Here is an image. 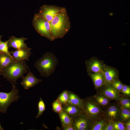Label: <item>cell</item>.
Instances as JSON below:
<instances>
[{
  "label": "cell",
  "instance_id": "cell-39",
  "mask_svg": "<svg viewBox=\"0 0 130 130\" xmlns=\"http://www.w3.org/2000/svg\"><path fill=\"white\" fill-rule=\"evenodd\" d=\"M1 52L0 51V53Z\"/></svg>",
  "mask_w": 130,
  "mask_h": 130
},
{
  "label": "cell",
  "instance_id": "cell-7",
  "mask_svg": "<svg viewBox=\"0 0 130 130\" xmlns=\"http://www.w3.org/2000/svg\"><path fill=\"white\" fill-rule=\"evenodd\" d=\"M74 130H90L95 120L90 118L83 111L71 117Z\"/></svg>",
  "mask_w": 130,
  "mask_h": 130
},
{
  "label": "cell",
  "instance_id": "cell-5",
  "mask_svg": "<svg viewBox=\"0 0 130 130\" xmlns=\"http://www.w3.org/2000/svg\"><path fill=\"white\" fill-rule=\"evenodd\" d=\"M12 88L9 92H0V112L6 113L8 107L13 102L17 101L20 96L15 84L11 83Z\"/></svg>",
  "mask_w": 130,
  "mask_h": 130
},
{
  "label": "cell",
  "instance_id": "cell-23",
  "mask_svg": "<svg viewBox=\"0 0 130 130\" xmlns=\"http://www.w3.org/2000/svg\"><path fill=\"white\" fill-rule=\"evenodd\" d=\"M130 110L122 106H120L119 121L125 123L130 120Z\"/></svg>",
  "mask_w": 130,
  "mask_h": 130
},
{
  "label": "cell",
  "instance_id": "cell-12",
  "mask_svg": "<svg viewBox=\"0 0 130 130\" xmlns=\"http://www.w3.org/2000/svg\"><path fill=\"white\" fill-rule=\"evenodd\" d=\"M20 84L24 88L28 90L42 81L41 79L36 78L29 69L26 75L23 78Z\"/></svg>",
  "mask_w": 130,
  "mask_h": 130
},
{
  "label": "cell",
  "instance_id": "cell-21",
  "mask_svg": "<svg viewBox=\"0 0 130 130\" xmlns=\"http://www.w3.org/2000/svg\"><path fill=\"white\" fill-rule=\"evenodd\" d=\"M15 60L13 58L1 52L0 53V71L6 67Z\"/></svg>",
  "mask_w": 130,
  "mask_h": 130
},
{
  "label": "cell",
  "instance_id": "cell-20",
  "mask_svg": "<svg viewBox=\"0 0 130 130\" xmlns=\"http://www.w3.org/2000/svg\"><path fill=\"white\" fill-rule=\"evenodd\" d=\"M69 99L68 103L78 107L82 110V99L74 92L68 91Z\"/></svg>",
  "mask_w": 130,
  "mask_h": 130
},
{
  "label": "cell",
  "instance_id": "cell-31",
  "mask_svg": "<svg viewBox=\"0 0 130 130\" xmlns=\"http://www.w3.org/2000/svg\"><path fill=\"white\" fill-rule=\"evenodd\" d=\"M120 92L122 93L124 95L130 97V86L124 84Z\"/></svg>",
  "mask_w": 130,
  "mask_h": 130
},
{
  "label": "cell",
  "instance_id": "cell-33",
  "mask_svg": "<svg viewBox=\"0 0 130 130\" xmlns=\"http://www.w3.org/2000/svg\"><path fill=\"white\" fill-rule=\"evenodd\" d=\"M125 127V130H130V120L125 123H123Z\"/></svg>",
  "mask_w": 130,
  "mask_h": 130
},
{
  "label": "cell",
  "instance_id": "cell-8",
  "mask_svg": "<svg viewBox=\"0 0 130 130\" xmlns=\"http://www.w3.org/2000/svg\"><path fill=\"white\" fill-rule=\"evenodd\" d=\"M64 7L56 5H44L40 7L38 13L35 14L49 22L60 12Z\"/></svg>",
  "mask_w": 130,
  "mask_h": 130
},
{
  "label": "cell",
  "instance_id": "cell-28",
  "mask_svg": "<svg viewBox=\"0 0 130 130\" xmlns=\"http://www.w3.org/2000/svg\"><path fill=\"white\" fill-rule=\"evenodd\" d=\"M38 106V112L36 117V118H38L41 116L46 110V106L45 103L41 98H40Z\"/></svg>",
  "mask_w": 130,
  "mask_h": 130
},
{
  "label": "cell",
  "instance_id": "cell-36",
  "mask_svg": "<svg viewBox=\"0 0 130 130\" xmlns=\"http://www.w3.org/2000/svg\"><path fill=\"white\" fill-rule=\"evenodd\" d=\"M109 14L110 16H112L113 15V14L112 13H110Z\"/></svg>",
  "mask_w": 130,
  "mask_h": 130
},
{
  "label": "cell",
  "instance_id": "cell-13",
  "mask_svg": "<svg viewBox=\"0 0 130 130\" xmlns=\"http://www.w3.org/2000/svg\"><path fill=\"white\" fill-rule=\"evenodd\" d=\"M103 73L106 82L111 83L119 79V71L115 67L106 65Z\"/></svg>",
  "mask_w": 130,
  "mask_h": 130
},
{
  "label": "cell",
  "instance_id": "cell-4",
  "mask_svg": "<svg viewBox=\"0 0 130 130\" xmlns=\"http://www.w3.org/2000/svg\"><path fill=\"white\" fill-rule=\"evenodd\" d=\"M83 112L90 118L95 120L103 116V110L91 96L82 99Z\"/></svg>",
  "mask_w": 130,
  "mask_h": 130
},
{
  "label": "cell",
  "instance_id": "cell-35",
  "mask_svg": "<svg viewBox=\"0 0 130 130\" xmlns=\"http://www.w3.org/2000/svg\"><path fill=\"white\" fill-rule=\"evenodd\" d=\"M4 130V129L1 126L0 123V130Z\"/></svg>",
  "mask_w": 130,
  "mask_h": 130
},
{
  "label": "cell",
  "instance_id": "cell-25",
  "mask_svg": "<svg viewBox=\"0 0 130 130\" xmlns=\"http://www.w3.org/2000/svg\"><path fill=\"white\" fill-rule=\"evenodd\" d=\"M52 105L53 111L56 113L59 114L63 110L62 104L57 98L53 102Z\"/></svg>",
  "mask_w": 130,
  "mask_h": 130
},
{
  "label": "cell",
  "instance_id": "cell-27",
  "mask_svg": "<svg viewBox=\"0 0 130 130\" xmlns=\"http://www.w3.org/2000/svg\"><path fill=\"white\" fill-rule=\"evenodd\" d=\"M9 41V39L5 42L1 41L0 42V51L6 54L13 58L8 50V44Z\"/></svg>",
  "mask_w": 130,
  "mask_h": 130
},
{
  "label": "cell",
  "instance_id": "cell-11",
  "mask_svg": "<svg viewBox=\"0 0 130 130\" xmlns=\"http://www.w3.org/2000/svg\"><path fill=\"white\" fill-rule=\"evenodd\" d=\"M120 107L118 104H110L103 110V116L108 121H119Z\"/></svg>",
  "mask_w": 130,
  "mask_h": 130
},
{
  "label": "cell",
  "instance_id": "cell-24",
  "mask_svg": "<svg viewBox=\"0 0 130 130\" xmlns=\"http://www.w3.org/2000/svg\"><path fill=\"white\" fill-rule=\"evenodd\" d=\"M118 104L121 106L130 110V100L129 97L124 95H121L119 102Z\"/></svg>",
  "mask_w": 130,
  "mask_h": 130
},
{
  "label": "cell",
  "instance_id": "cell-34",
  "mask_svg": "<svg viewBox=\"0 0 130 130\" xmlns=\"http://www.w3.org/2000/svg\"><path fill=\"white\" fill-rule=\"evenodd\" d=\"M63 130H74L72 126H68L62 128Z\"/></svg>",
  "mask_w": 130,
  "mask_h": 130
},
{
  "label": "cell",
  "instance_id": "cell-3",
  "mask_svg": "<svg viewBox=\"0 0 130 130\" xmlns=\"http://www.w3.org/2000/svg\"><path fill=\"white\" fill-rule=\"evenodd\" d=\"M58 63V59L53 53L47 52L35 62L34 65L41 76L48 77L54 72Z\"/></svg>",
  "mask_w": 130,
  "mask_h": 130
},
{
  "label": "cell",
  "instance_id": "cell-19",
  "mask_svg": "<svg viewBox=\"0 0 130 130\" xmlns=\"http://www.w3.org/2000/svg\"><path fill=\"white\" fill-rule=\"evenodd\" d=\"M108 122L103 116L94 121L90 130H103Z\"/></svg>",
  "mask_w": 130,
  "mask_h": 130
},
{
  "label": "cell",
  "instance_id": "cell-16",
  "mask_svg": "<svg viewBox=\"0 0 130 130\" xmlns=\"http://www.w3.org/2000/svg\"><path fill=\"white\" fill-rule=\"evenodd\" d=\"M87 72L92 79L96 90L103 86L106 82L103 73Z\"/></svg>",
  "mask_w": 130,
  "mask_h": 130
},
{
  "label": "cell",
  "instance_id": "cell-9",
  "mask_svg": "<svg viewBox=\"0 0 130 130\" xmlns=\"http://www.w3.org/2000/svg\"><path fill=\"white\" fill-rule=\"evenodd\" d=\"M96 90L97 93L103 94L110 100H115L118 102L121 96L120 92L110 83L107 82Z\"/></svg>",
  "mask_w": 130,
  "mask_h": 130
},
{
  "label": "cell",
  "instance_id": "cell-29",
  "mask_svg": "<svg viewBox=\"0 0 130 130\" xmlns=\"http://www.w3.org/2000/svg\"><path fill=\"white\" fill-rule=\"evenodd\" d=\"M113 87L120 92L122 89L124 84L119 79H117L110 83Z\"/></svg>",
  "mask_w": 130,
  "mask_h": 130
},
{
  "label": "cell",
  "instance_id": "cell-10",
  "mask_svg": "<svg viewBox=\"0 0 130 130\" xmlns=\"http://www.w3.org/2000/svg\"><path fill=\"white\" fill-rule=\"evenodd\" d=\"M86 72L92 73H103L106 64L102 60L93 57L85 61Z\"/></svg>",
  "mask_w": 130,
  "mask_h": 130
},
{
  "label": "cell",
  "instance_id": "cell-15",
  "mask_svg": "<svg viewBox=\"0 0 130 130\" xmlns=\"http://www.w3.org/2000/svg\"><path fill=\"white\" fill-rule=\"evenodd\" d=\"M28 49H19L10 51L13 58L15 60H25L28 61L32 53Z\"/></svg>",
  "mask_w": 130,
  "mask_h": 130
},
{
  "label": "cell",
  "instance_id": "cell-17",
  "mask_svg": "<svg viewBox=\"0 0 130 130\" xmlns=\"http://www.w3.org/2000/svg\"><path fill=\"white\" fill-rule=\"evenodd\" d=\"M63 110L71 117L82 112V110L75 105L68 104L62 105Z\"/></svg>",
  "mask_w": 130,
  "mask_h": 130
},
{
  "label": "cell",
  "instance_id": "cell-18",
  "mask_svg": "<svg viewBox=\"0 0 130 130\" xmlns=\"http://www.w3.org/2000/svg\"><path fill=\"white\" fill-rule=\"evenodd\" d=\"M91 97L101 107L105 108L110 104V100L103 94L96 93Z\"/></svg>",
  "mask_w": 130,
  "mask_h": 130
},
{
  "label": "cell",
  "instance_id": "cell-32",
  "mask_svg": "<svg viewBox=\"0 0 130 130\" xmlns=\"http://www.w3.org/2000/svg\"><path fill=\"white\" fill-rule=\"evenodd\" d=\"M103 130H114L112 121H108Z\"/></svg>",
  "mask_w": 130,
  "mask_h": 130
},
{
  "label": "cell",
  "instance_id": "cell-22",
  "mask_svg": "<svg viewBox=\"0 0 130 130\" xmlns=\"http://www.w3.org/2000/svg\"><path fill=\"white\" fill-rule=\"evenodd\" d=\"M62 128L68 126H72V118L63 110L58 114Z\"/></svg>",
  "mask_w": 130,
  "mask_h": 130
},
{
  "label": "cell",
  "instance_id": "cell-37",
  "mask_svg": "<svg viewBox=\"0 0 130 130\" xmlns=\"http://www.w3.org/2000/svg\"><path fill=\"white\" fill-rule=\"evenodd\" d=\"M2 36H1L0 35V42L1 41V38Z\"/></svg>",
  "mask_w": 130,
  "mask_h": 130
},
{
  "label": "cell",
  "instance_id": "cell-30",
  "mask_svg": "<svg viewBox=\"0 0 130 130\" xmlns=\"http://www.w3.org/2000/svg\"><path fill=\"white\" fill-rule=\"evenodd\" d=\"M112 122L114 130H125V126L122 122L119 121Z\"/></svg>",
  "mask_w": 130,
  "mask_h": 130
},
{
  "label": "cell",
  "instance_id": "cell-26",
  "mask_svg": "<svg viewBox=\"0 0 130 130\" xmlns=\"http://www.w3.org/2000/svg\"><path fill=\"white\" fill-rule=\"evenodd\" d=\"M57 98L60 101L62 105L67 104L69 99L68 91L66 90L64 91L59 95Z\"/></svg>",
  "mask_w": 130,
  "mask_h": 130
},
{
  "label": "cell",
  "instance_id": "cell-38",
  "mask_svg": "<svg viewBox=\"0 0 130 130\" xmlns=\"http://www.w3.org/2000/svg\"><path fill=\"white\" fill-rule=\"evenodd\" d=\"M0 75H1V74L0 71Z\"/></svg>",
  "mask_w": 130,
  "mask_h": 130
},
{
  "label": "cell",
  "instance_id": "cell-14",
  "mask_svg": "<svg viewBox=\"0 0 130 130\" xmlns=\"http://www.w3.org/2000/svg\"><path fill=\"white\" fill-rule=\"evenodd\" d=\"M27 39L26 38L22 37L18 38L12 36L9 39L8 44V46L14 48L16 50L28 49L31 50V48H29L24 43Z\"/></svg>",
  "mask_w": 130,
  "mask_h": 130
},
{
  "label": "cell",
  "instance_id": "cell-2",
  "mask_svg": "<svg viewBox=\"0 0 130 130\" xmlns=\"http://www.w3.org/2000/svg\"><path fill=\"white\" fill-rule=\"evenodd\" d=\"M26 61L14 60L0 71L1 75L7 81L16 84L18 79L23 78L28 72L29 68Z\"/></svg>",
  "mask_w": 130,
  "mask_h": 130
},
{
  "label": "cell",
  "instance_id": "cell-1",
  "mask_svg": "<svg viewBox=\"0 0 130 130\" xmlns=\"http://www.w3.org/2000/svg\"><path fill=\"white\" fill-rule=\"evenodd\" d=\"M49 23L54 40L63 38L68 32L71 27L69 18L64 7Z\"/></svg>",
  "mask_w": 130,
  "mask_h": 130
},
{
  "label": "cell",
  "instance_id": "cell-6",
  "mask_svg": "<svg viewBox=\"0 0 130 130\" xmlns=\"http://www.w3.org/2000/svg\"><path fill=\"white\" fill-rule=\"evenodd\" d=\"M32 25L35 30L41 35L51 41L54 40L49 21L35 14L32 21Z\"/></svg>",
  "mask_w": 130,
  "mask_h": 130
}]
</instances>
